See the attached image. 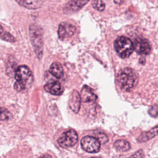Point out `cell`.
<instances>
[{
  "mask_svg": "<svg viewBox=\"0 0 158 158\" xmlns=\"http://www.w3.org/2000/svg\"><path fill=\"white\" fill-rule=\"evenodd\" d=\"M138 80V73L131 68H125L120 70L117 75L118 85L125 91L132 90L137 85Z\"/></svg>",
  "mask_w": 158,
  "mask_h": 158,
  "instance_id": "obj_1",
  "label": "cell"
},
{
  "mask_svg": "<svg viewBox=\"0 0 158 158\" xmlns=\"http://www.w3.org/2000/svg\"><path fill=\"white\" fill-rule=\"evenodd\" d=\"M16 81L14 88L17 91H22L30 87L33 80V74L30 69L26 65H20L15 72Z\"/></svg>",
  "mask_w": 158,
  "mask_h": 158,
  "instance_id": "obj_2",
  "label": "cell"
},
{
  "mask_svg": "<svg viewBox=\"0 0 158 158\" xmlns=\"http://www.w3.org/2000/svg\"><path fill=\"white\" fill-rule=\"evenodd\" d=\"M30 37L32 46L37 56L40 59L43 56V38L41 28L36 24H31L29 28Z\"/></svg>",
  "mask_w": 158,
  "mask_h": 158,
  "instance_id": "obj_3",
  "label": "cell"
},
{
  "mask_svg": "<svg viewBox=\"0 0 158 158\" xmlns=\"http://www.w3.org/2000/svg\"><path fill=\"white\" fill-rule=\"evenodd\" d=\"M114 49L122 58L128 57L133 51V43L127 37L121 36L114 41Z\"/></svg>",
  "mask_w": 158,
  "mask_h": 158,
  "instance_id": "obj_4",
  "label": "cell"
},
{
  "mask_svg": "<svg viewBox=\"0 0 158 158\" xmlns=\"http://www.w3.org/2000/svg\"><path fill=\"white\" fill-rule=\"evenodd\" d=\"M78 141V134L74 130H69L64 132L57 139L59 145L63 148H68L74 146Z\"/></svg>",
  "mask_w": 158,
  "mask_h": 158,
  "instance_id": "obj_5",
  "label": "cell"
},
{
  "mask_svg": "<svg viewBox=\"0 0 158 158\" xmlns=\"http://www.w3.org/2000/svg\"><path fill=\"white\" fill-rule=\"evenodd\" d=\"M81 146L85 151L89 153H96L100 150L101 143L95 137L86 136L81 139Z\"/></svg>",
  "mask_w": 158,
  "mask_h": 158,
  "instance_id": "obj_6",
  "label": "cell"
},
{
  "mask_svg": "<svg viewBox=\"0 0 158 158\" xmlns=\"http://www.w3.org/2000/svg\"><path fill=\"white\" fill-rule=\"evenodd\" d=\"M134 50L139 54L147 55L151 52V46L149 42L144 38H138L135 40L133 43Z\"/></svg>",
  "mask_w": 158,
  "mask_h": 158,
  "instance_id": "obj_7",
  "label": "cell"
},
{
  "mask_svg": "<svg viewBox=\"0 0 158 158\" xmlns=\"http://www.w3.org/2000/svg\"><path fill=\"white\" fill-rule=\"evenodd\" d=\"M76 27L67 22H64L60 23L58 28V35L60 40L70 38L75 32Z\"/></svg>",
  "mask_w": 158,
  "mask_h": 158,
  "instance_id": "obj_8",
  "label": "cell"
},
{
  "mask_svg": "<svg viewBox=\"0 0 158 158\" xmlns=\"http://www.w3.org/2000/svg\"><path fill=\"white\" fill-rule=\"evenodd\" d=\"M44 90L53 95H60L63 92L61 84L57 81H50L44 86Z\"/></svg>",
  "mask_w": 158,
  "mask_h": 158,
  "instance_id": "obj_9",
  "label": "cell"
},
{
  "mask_svg": "<svg viewBox=\"0 0 158 158\" xmlns=\"http://www.w3.org/2000/svg\"><path fill=\"white\" fill-rule=\"evenodd\" d=\"M81 100V99L79 93L76 90H73L70 95L69 104L70 109L75 113H77L79 111Z\"/></svg>",
  "mask_w": 158,
  "mask_h": 158,
  "instance_id": "obj_10",
  "label": "cell"
},
{
  "mask_svg": "<svg viewBox=\"0 0 158 158\" xmlns=\"http://www.w3.org/2000/svg\"><path fill=\"white\" fill-rule=\"evenodd\" d=\"M81 99L85 102H93L96 100L97 96L89 86L85 85L81 89L80 94Z\"/></svg>",
  "mask_w": 158,
  "mask_h": 158,
  "instance_id": "obj_11",
  "label": "cell"
},
{
  "mask_svg": "<svg viewBox=\"0 0 158 158\" xmlns=\"http://www.w3.org/2000/svg\"><path fill=\"white\" fill-rule=\"evenodd\" d=\"M157 135H158V125L154 127L148 131L142 133L138 138V141L145 142L152 139Z\"/></svg>",
  "mask_w": 158,
  "mask_h": 158,
  "instance_id": "obj_12",
  "label": "cell"
},
{
  "mask_svg": "<svg viewBox=\"0 0 158 158\" xmlns=\"http://www.w3.org/2000/svg\"><path fill=\"white\" fill-rule=\"evenodd\" d=\"M49 72L56 78H60L63 77V67L59 62H53L49 67Z\"/></svg>",
  "mask_w": 158,
  "mask_h": 158,
  "instance_id": "obj_13",
  "label": "cell"
},
{
  "mask_svg": "<svg viewBox=\"0 0 158 158\" xmlns=\"http://www.w3.org/2000/svg\"><path fill=\"white\" fill-rule=\"evenodd\" d=\"M88 2V1H70L66 4L65 7H67V10L75 12L80 9Z\"/></svg>",
  "mask_w": 158,
  "mask_h": 158,
  "instance_id": "obj_14",
  "label": "cell"
},
{
  "mask_svg": "<svg viewBox=\"0 0 158 158\" xmlns=\"http://www.w3.org/2000/svg\"><path fill=\"white\" fill-rule=\"evenodd\" d=\"M17 2H18L20 5L25 7L28 9H37L41 6L43 2L41 1H35V0H31V1H16Z\"/></svg>",
  "mask_w": 158,
  "mask_h": 158,
  "instance_id": "obj_15",
  "label": "cell"
},
{
  "mask_svg": "<svg viewBox=\"0 0 158 158\" xmlns=\"http://www.w3.org/2000/svg\"><path fill=\"white\" fill-rule=\"evenodd\" d=\"M114 147L118 151L125 152L130 149V144L128 141L125 140L119 139L117 140L114 143Z\"/></svg>",
  "mask_w": 158,
  "mask_h": 158,
  "instance_id": "obj_16",
  "label": "cell"
},
{
  "mask_svg": "<svg viewBox=\"0 0 158 158\" xmlns=\"http://www.w3.org/2000/svg\"><path fill=\"white\" fill-rule=\"evenodd\" d=\"M0 38L8 42L14 43L15 41V38H14V36L12 35L10 33L5 31L1 25H0Z\"/></svg>",
  "mask_w": 158,
  "mask_h": 158,
  "instance_id": "obj_17",
  "label": "cell"
},
{
  "mask_svg": "<svg viewBox=\"0 0 158 158\" xmlns=\"http://www.w3.org/2000/svg\"><path fill=\"white\" fill-rule=\"evenodd\" d=\"M93 7L99 11H102L105 8V4L102 1H94L92 2Z\"/></svg>",
  "mask_w": 158,
  "mask_h": 158,
  "instance_id": "obj_18",
  "label": "cell"
},
{
  "mask_svg": "<svg viewBox=\"0 0 158 158\" xmlns=\"http://www.w3.org/2000/svg\"><path fill=\"white\" fill-rule=\"evenodd\" d=\"M10 112L4 107H0V120H5L9 118Z\"/></svg>",
  "mask_w": 158,
  "mask_h": 158,
  "instance_id": "obj_19",
  "label": "cell"
},
{
  "mask_svg": "<svg viewBox=\"0 0 158 158\" xmlns=\"http://www.w3.org/2000/svg\"><path fill=\"white\" fill-rule=\"evenodd\" d=\"M149 115L153 117H158V106L156 105L152 106L148 110Z\"/></svg>",
  "mask_w": 158,
  "mask_h": 158,
  "instance_id": "obj_20",
  "label": "cell"
},
{
  "mask_svg": "<svg viewBox=\"0 0 158 158\" xmlns=\"http://www.w3.org/2000/svg\"><path fill=\"white\" fill-rule=\"evenodd\" d=\"M96 138L99 141V142L101 143H102V144L106 143L108 140V138H107V136L105 134L101 133H99L97 135V138Z\"/></svg>",
  "mask_w": 158,
  "mask_h": 158,
  "instance_id": "obj_21",
  "label": "cell"
},
{
  "mask_svg": "<svg viewBox=\"0 0 158 158\" xmlns=\"http://www.w3.org/2000/svg\"><path fill=\"white\" fill-rule=\"evenodd\" d=\"M130 158H144V152L142 149L138 150L134 154H133Z\"/></svg>",
  "mask_w": 158,
  "mask_h": 158,
  "instance_id": "obj_22",
  "label": "cell"
},
{
  "mask_svg": "<svg viewBox=\"0 0 158 158\" xmlns=\"http://www.w3.org/2000/svg\"><path fill=\"white\" fill-rule=\"evenodd\" d=\"M39 158H52V157L50 154H43L42 156H41Z\"/></svg>",
  "mask_w": 158,
  "mask_h": 158,
  "instance_id": "obj_23",
  "label": "cell"
},
{
  "mask_svg": "<svg viewBox=\"0 0 158 158\" xmlns=\"http://www.w3.org/2000/svg\"><path fill=\"white\" fill-rule=\"evenodd\" d=\"M114 2H115V3H117V4H120V3L123 2V1H114Z\"/></svg>",
  "mask_w": 158,
  "mask_h": 158,
  "instance_id": "obj_24",
  "label": "cell"
},
{
  "mask_svg": "<svg viewBox=\"0 0 158 158\" xmlns=\"http://www.w3.org/2000/svg\"><path fill=\"white\" fill-rule=\"evenodd\" d=\"M91 158H100V157H91Z\"/></svg>",
  "mask_w": 158,
  "mask_h": 158,
  "instance_id": "obj_25",
  "label": "cell"
},
{
  "mask_svg": "<svg viewBox=\"0 0 158 158\" xmlns=\"http://www.w3.org/2000/svg\"></svg>",
  "mask_w": 158,
  "mask_h": 158,
  "instance_id": "obj_26",
  "label": "cell"
}]
</instances>
